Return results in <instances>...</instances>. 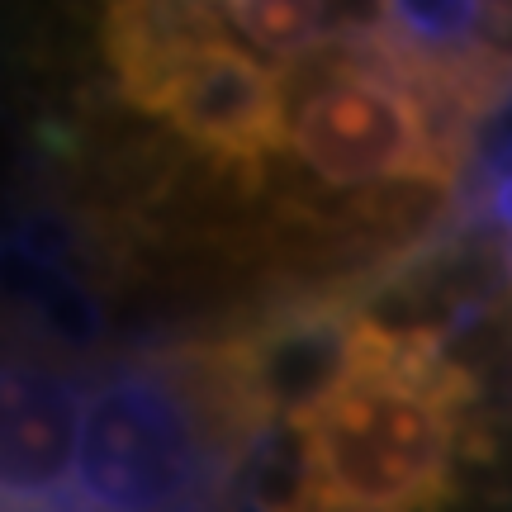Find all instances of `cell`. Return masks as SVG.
Listing matches in <instances>:
<instances>
[{"label":"cell","instance_id":"1","mask_svg":"<svg viewBox=\"0 0 512 512\" xmlns=\"http://www.w3.org/2000/svg\"><path fill=\"white\" fill-rule=\"evenodd\" d=\"M484 451L479 380L446 323L361 304L337 384L242 451L256 484L233 512H446Z\"/></svg>","mask_w":512,"mask_h":512},{"label":"cell","instance_id":"2","mask_svg":"<svg viewBox=\"0 0 512 512\" xmlns=\"http://www.w3.org/2000/svg\"><path fill=\"white\" fill-rule=\"evenodd\" d=\"M162 119L176 128L181 143H190V152L233 166L242 195L261 190L266 162L285 147L275 72L252 62L233 38H219L185 62Z\"/></svg>","mask_w":512,"mask_h":512},{"label":"cell","instance_id":"3","mask_svg":"<svg viewBox=\"0 0 512 512\" xmlns=\"http://www.w3.org/2000/svg\"><path fill=\"white\" fill-rule=\"evenodd\" d=\"M81 380L72 370L5 356L0 361V503L62 508L72 503V460L81 432Z\"/></svg>","mask_w":512,"mask_h":512},{"label":"cell","instance_id":"4","mask_svg":"<svg viewBox=\"0 0 512 512\" xmlns=\"http://www.w3.org/2000/svg\"><path fill=\"white\" fill-rule=\"evenodd\" d=\"M219 38H228V24L209 0H105L100 10L114 95L138 114H162L181 67Z\"/></svg>","mask_w":512,"mask_h":512},{"label":"cell","instance_id":"5","mask_svg":"<svg viewBox=\"0 0 512 512\" xmlns=\"http://www.w3.org/2000/svg\"><path fill=\"white\" fill-rule=\"evenodd\" d=\"M384 24L427 57L494 48V0H380Z\"/></svg>","mask_w":512,"mask_h":512},{"label":"cell","instance_id":"6","mask_svg":"<svg viewBox=\"0 0 512 512\" xmlns=\"http://www.w3.org/2000/svg\"><path fill=\"white\" fill-rule=\"evenodd\" d=\"M233 29H238L256 53L299 62L318 53L332 38V5L328 0H228ZM223 19V24H228Z\"/></svg>","mask_w":512,"mask_h":512}]
</instances>
